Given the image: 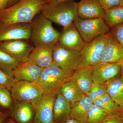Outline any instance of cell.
Wrapping results in <instances>:
<instances>
[{
	"instance_id": "cell-21",
	"label": "cell",
	"mask_w": 123,
	"mask_h": 123,
	"mask_svg": "<svg viewBox=\"0 0 123 123\" xmlns=\"http://www.w3.org/2000/svg\"><path fill=\"white\" fill-rule=\"evenodd\" d=\"M93 102L86 94L79 101L71 104L69 118L86 123L90 108Z\"/></svg>"
},
{
	"instance_id": "cell-12",
	"label": "cell",
	"mask_w": 123,
	"mask_h": 123,
	"mask_svg": "<svg viewBox=\"0 0 123 123\" xmlns=\"http://www.w3.org/2000/svg\"><path fill=\"white\" fill-rule=\"evenodd\" d=\"M94 84L106 85L121 72V65L118 64L100 63L90 69Z\"/></svg>"
},
{
	"instance_id": "cell-18",
	"label": "cell",
	"mask_w": 123,
	"mask_h": 123,
	"mask_svg": "<svg viewBox=\"0 0 123 123\" xmlns=\"http://www.w3.org/2000/svg\"><path fill=\"white\" fill-rule=\"evenodd\" d=\"M123 62V47L111 33L105 47L100 63L120 64Z\"/></svg>"
},
{
	"instance_id": "cell-28",
	"label": "cell",
	"mask_w": 123,
	"mask_h": 123,
	"mask_svg": "<svg viewBox=\"0 0 123 123\" xmlns=\"http://www.w3.org/2000/svg\"><path fill=\"white\" fill-rule=\"evenodd\" d=\"M107 93L106 85L93 83L88 93L86 94L92 102L96 99L102 98Z\"/></svg>"
},
{
	"instance_id": "cell-3",
	"label": "cell",
	"mask_w": 123,
	"mask_h": 123,
	"mask_svg": "<svg viewBox=\"0 0 123 123\" xmlns=\"http://www.w3.org/2000/svg\"><path fill=\"white\" fill-rule=\"evenodd\" d=\"M31 24L30 40L34 47L57 43L60 33L53 27L52 22L42 14L36 15Z\"/></svg>"
},
{
	"instance_id": "cell-27",
	"label": "cell",
	"mask_w": 123,
	"mask_h": 123,
	"mask_svg": "<svg viewBox=\"0 0 123 123\" xmlns=\"http://www.w3.org/2000/svg\"><path fill=\"white\" fill-rule=\"evenodd\" d=\"M93 104L111 112L117 113L123 112L121 108L116 104L107 93L102 98L95 100Z\"/></svg>"
},
{
	"instance_id": "cell-31",
	"label": "cell",
	"mask_w": 123,
	"mask_h": 123,
	"mask_svg": "<svg viewBox=\"0 0 123 123\" xmlns=\"http://www.w3.org/2000/svg\"><path fill=\"white\" fill-rule=\"evenodd\" d=\"M113 37L123 47V23L112 27Z\"/></svg>"
},
{
	"instance_id": "cell-23",
	"label": "cell",
	"mask_w": 123,
	"mask_h": 123,
	"mask_svg": "<svg viewBox=\"0 0 123 123\" xmlns=\"http://www.w3.org/2000/svg\"><path fill=\"white\" fill-rule=\"evenodd\" d=\"M121 113L111 112L93 104L89 110L86 123H103L111 117Z\"/></svg>"
},
{
	"instance_id": "cell-20",
	"label": "cell",
	"mask_w": 123,
	"mask_h": 123,
	"mask_svg": "<svg viewBox=\"0 0 123 123\" xmlns=\"http://www.w3.org/2000/svg\"><path fill=\"white\" fill-rule=\"evenodd\" d=\"M71 104L60 92L57 93L53 104V119L54 123H63L69 118Z\"/></svg>"
},
{
	"instance_id": "cell-40",
	"label": "cell",
	"mask_w": 123,
	"mask_h": 123,
	"mask_svg": "<svg viewBox=\"0 0 123 123\" xmlns=\"http://www.w3.org/2000/svg\"><path fill=\"white\" fill-rule=\"evenodd\" d=\"M120 65H121V72H122V76L123 77V62L120 64Z\"/></svg>"
},
{
	"instance_id": "cell-14",
	"label": "cell",
	"mask_w": 123,
	"mask_h": 123,
	"mask_svg": "<svg viewBox=\"0 0 123 123\" xmlns=\"http://www.w3.org/2000/svg\"><path fill=\"white\" fill-rule=\"evenodd\" d=\"M55 44L34 47L31 52L28 61L42 69L53 64V50Z\"/></svg>"
},
{
	"instance_id": "cell-15",
	"label": "cell",
	"mask_w": 123,
	"mask_h": 123,
	"mask_svg": "<svg viewBox=\"0 0 123 123\" xmlns=\"http://www.w3.org/2000/svg\"><path fill=\"white\" fill-rule=\"evenodd\" d=\"M9 111L10 116L17 123H32L34 120V108L30 103L13 101Z\"/></svg>"
},
{
	"instance_id": "cell-43",
	"label": "cell",
	"mask_w": 123,
	"mask_h": 123,
	"mask_svg": "<svg viewBox=\"0 0 123 123\" xmlns=\"http://www.w3.org/2000/svg\"><path fill=\"white\" fill-rule=\"evenodd\" d=\"M2 108H1L0 107V111H2Z\"/></svg>"
},
{
	"instance_id": "cell-2",
	"label": "cell",
	"mask_w": 123,
	"mask_h": 123,
	"mask_svg": "<svg viewBox=\"0 0 123 123\" xmlns=\"http://www.w3.org/2000/svg\"><path fill=\"white\" fill-rule=\"evenodd\" d=\"M77 2L68 0L52 5L44 4L40 13L52 22L67 27L74 24L78 17Z\"/></svg>"
},
{
	"instance_id": "cell-33",
	"label": "cell",
	"mask_w": 123,
	"mask_h": 123,
	"mask_svg": "<svg viewBox=\"0 0 123 123\" xmlns=\"http://www.w3.org/2000/svg\"><path fill=\"white\" fill-rule=\"evenodd\" d=\"M122 113L111 117L103 123H123Z\"/></svg>"
},
{
	"instance_id": "cell-17",
	"label": "cell",
	"mask_w": 123,
	"mask_h": 123,
	"mask_svg": "<svg viewBox=\"0 0 123 123\" xmlns=\"http://www.w3.org/2000/svg\"><path fill=\"white\" fill-rule=\"evenodd\" d=\"M78 17L82 19L103 18L105 10L98 0H80L77 2Z\"/></svg>"
},
{
	"instance_id": "cell-29",
	"label": "cell",
	"mask_w": 123,
	"mask_h": 123,
	"mask_svg": "<svg viewBox=\"0 0 123 123\" xmlns=\"http://www.w3.org/2000/svg\"><path fill=\"white\" fill-rule=\"evenodd\" d=\"M10 90L3 86H0V107L2 110L9 111L13 104Z\"/></svg>"
},
{
	"instance_id": "cell-42",
	"label": "cell",
	"mask_w": 123,
	"mask_h": 123,
	"mask_svg": "<svg viewBox=\"0 0 123 123\" xmlns=\"http://www.w3.org/2000/svg\"><path fill=\"white\" fill-rule=\"evenodd\" d=\"M38 123V122H36V121H33V123Z\"/></svg>"
},
{
	"instance_id": "cell-4",
	"label": "cell",
	"mask_w": 123,
	"mask_h": 123,
	"mask_svg": "<svg viewBox=\"0 0 123 123\" xmlns=\"http://www.w3.org/2000/svg\"><path fill=\"white\" fill-rule=\"evenodd\" d=\"M111 35V33L109 32L86 43L80 51L81 56L78 68L91 69L100 63L105 47Z\"/></svg>"
},
{
	"instance_id": "cell-5",
	"label": "cell",
	"mask_w": 123,
	"mask_h": 123,
	"mask_svg": "<svg viewBox=\"0 0 123 123\" xmlns=\"http://www.w3.org/2000/svg\"><path fill=\"white\" fill-rule=\"evenodd\" d=\"M70 76L53 64L43 69L36 82L41 86L45 93L57 94L60 92L62 86L68 80Z\"/></svg>"
},
{
	"instance_id": "cell-8",
	"label": "cell",
	"mask_w": 123,
	"mask_h": 123,
	"mask_svg": "<svg viewBox=\"0 0 123 123\" xmlns=\"http://www.w3.org/2000/svg\"><path fill=\"white\" fill-rule=\"evenodd\" d=\"M13 101L35 103L44 93L42 88L36 82L16 81L10 90Z\"/></svg>"
},
{
	"instance_id": "cell-34",
	"label": "cell",
	"mask_w": 123,
	"mask_h": 123,
	"mask_svg": "<svg viewBox=\"0 0 123 123\" xmlns=\"http://www.w3.org/2000/svg\"><path fill=\"white\" fill-rule=\"evenodd\" d=\"M10 116V113L9 111H0V123H3Z\"/></svg>"
},
{
	"instance_id": "cell-13",
	"label": "cell",
	"mask_w": 123,
	"mask_h": 123,
	"mask_svg": "<svg viewBox=\"0 0 123 123\" xmlns=\"http://www.w3.org/2000/svg\"><path fill=\"white\" fill-rule=\"evenodd\" d=\"M57 43L66 49L78 51L86 44L74 24L64 28Z\"/></svg>"
},
{
	"instance_id": "cell-22",
	"label": "cell",
	"mask_w": 123,
	"mask_h": 123,
	"mask_svg": "<svg viewBox=\"0 0 123 123\" xmlns=\"http://www.w3.org/2000/svg\"><path fill=\"white\" fill-rule=\"evenodd\" d=\"M107 93L123 111V77L117 76L106 85Z\"/></svg>"
},
{
	"instance_id": "cell-32",
	"label": "cell",
	"mask_w": 123,
	"mask_h": 123,
	"mask_svg": "<svg viewBox=\"0 0 123 123\" xmlns=\"http://www.w3.org/2000/svg\"><path fill=\"white\" fill-rule=\"evenodd\" d=\"M105 11L120 5V0H98Z\"/></svg>"
},
{
	"instance_id": "cell-1",
	"label": "cell",
	"mask_w": 123,
	"mask_h": 123,
	"mask_svg": "<svg viewBox=\"0 0 123 123\" xmlns=\"http://www.w3.org/2000/svg\"><path fill=\"white\" fill-rule=\"evenodd\" d=\"M46 0H20L0 11V26L31 23L41 12Z\"/></svg>"
},
{
	"instance_id": "cell-9",
	"label": "cell",
	"mask_w": 123,
	"mask_h": 123,
	"mask_svg": "<svg viewBox=\"0 0 123 123\" xmlns=\"http://www.w3.org/2000/svg\"><path fill=\"white\" fill-rule=\"evenodd\" d=\"M27 40L18 39L0 42V49L11 55L19 63L28 61L34 46Z\"/></svg>"
},
{
	"instance_id": "cell-24",
	"label": "cell",
	"mask_w": 123,
	"mask_h": 123,
	"mask_svg": "<svg viewBox=\"0 0 123 123\" xmlns=\"http://www.w3.org/2000/svg\"><path fill=\"white\" fill-rule=\"evenodd\" d=\"M60 93L71 104L79 101L85 94L83 93L73 82L68 79L62 86Z\"/></svg>"
},
{
	"instance_id": "cell-7",
	"label": "cell",
	"mask_w": 123,
	"mask_h": 123,
	"mask_svg": "<svg viewBox=\"0 0 123 123\" xmlns=\"http://www.w3.org/2000/svg\"><path fill=\"white\" fill-rule=\"evenodd\" d=\"M80 51L66 49L56 43L53 50V64L66 74L71 75L78 68L81 60Z\"/></svg>"
},
{
	"instance_id": "cell-30",
	"label": "cell",
	"mask_w": 123,
	"mask_h": 123,
	"mask_svg": "<svg viewBox=\"0 0 123 123\" xmlns=\"http://www.w3.org/2000/svg\"><path fill=\"white\" fill-rule=\"evenodd\" d=\"M16 82L13 77L0 69V86H3L10 90Z\"/></svg>"
},
{
	"instance_id": "cell-10",
	"label": "cell",
	"mask_w": 123,
	"mask_h": 123,
	"mask_svg": "<svg viewBox=\"0 0 123 123\" xmlns=\"http://www.w3.org/2000/svg\"><path fill=\"white\" fill-rule=\"evenodd\" d=\"M57 94L45 93L33 104L35 112L34 121L39 123H54L53 104Z\"/></svg>"
},
{
	"instance_id": "cell-11",
	"label": "cell",
	"mask_w": 123,
	"mask_h": 123,
	"mask_svg": "<svg viewBox=\"0 0 123 123\" xmlns=\"http://www.w3.org/2000/svg\"><path fill=\"white\" fill-rule=\"evenodd\" d=\"M31 23H17L0 26V42L14 40L30 39Z\"/></svg>"
},
{
	"instance_id": "cell-35",
	"label": "cell",
	"mask_w": 123,
	"mask_h": 123,
	"mask_svg": "<svg viewBox=\"0 0 123 123\" xmlns=\"http://www.w3.org/2000/svg\"><path fill=\"white\" fill-rule=\"evenodd\" d=\"M9 0H0V11L7 8Z\"/></svg>"
},
{
	"instance_id": "cell-41",
	"label": "cell",
	"mask_w": 123,
	"mask_h": 123,
	"mask_svg": "<svg viewBox=\"0 0 123 123\" xmlns=\"http://www.w3.org/2000/svg\"><path fill=\"white\" fill-rule=\"evenodd\" d=\"M120 5L123 7V0H120Z\"/></svg>"
},
{
	"instance_id": "cell-25",
	"label": "cell",
	"mask_w": 123,
	"mask_h": 123,
	"mask_svg": "<svg viewBox=\"0 0 123 123\" xmlns=\"http://www.w3.org/2000/svg\"><path fill=\"white\" fill-rule=\"evenodd\" d=\"M103 19L109 28L123 23V7L121 5L105 11Z\"/></svg>"
},
{
	"instance_id": "cell-16",
	"label": "cell",
	"mask_w": 123,
	"mask_h": 123,
	"mask_svg": "<svg viewBox=\"0 0 123 123\" xmlns=\"http://www.w3.org/2000/svg\"><path fill=\"white\" fill-rule=\"evenodd\" d=\"M43 69L29 61L20 63L12 72V76L16 81H25L36 82L40 76Z\"/></svg>"
},
{
	"instance_id": "cell-39",
	"label": "cell",
	"mask_w": 123,
	"mask_h": 123,
	"mask_svg": "<svg viewBox=\"0 0 123 123\" xmlns=\"http://www.w3.org/2000/svg\"><path fill=\"white\" fill-rule=\"evenodd\" d=\"M5 121L3 123H17L15 121H14L12 118H10L9 119L7 120V121Z\"/></svg>"
},
{
	"instance_id": "cell-36",
	"label": "cell",
	"mask_w": 123,
	"mask_h": 123,
	"mask_svg": "<svg viewBox=\"0 0 123 123\" xmlns=\"http://www.w3.org/2000/svg\"><path fill=\"white\" fill-rule=\"evenodd\" d=\"M68 0H46L45 4L52 5L57 4L59 2Z\"/></svg>"
},
{
	"instance_id": "cell-37",
	"label": "cell",
	"mask_w": 123,
	"mask_h": 123,
	"mask_svg": "<svg viewBox=\"0 0 123 123\" xmlns=\"http://www.w3.org/2000/svg\"><path fill=\"white\" fill-rule=\"evenodd\" d=\"M63 123H86L84 122H81L78 120H76L74 119L69 118L66 120Z\"/></svg>"
},
{
	"instance_id": "cell-26",
	"label": "cell",
	"mask_w": 123,
	"mask_h": 123,
	"mask_svg": "<svg viewBox=\"0 0 123 123\" xmlns=\"http://www.w3.org/2000/svg\"><path fill=\"white\" fill-rule=\"evenodd\" d=\"M20 63L0 49V69L12 76V72Z\"/></svg>"
},
{
	"instance_id": "cell-6",
	"label": "cell",
	"mask_w": 123,
	"mask_h": 123,
	"mask_svg": "<svg viewBox=\"0 0 123 123\" xmlns=\"http://www.w3.org/2000/svg\"><path fill=\"white\" fill-rule=\"evenodd\" d=\"M74 24L86 43L109 32L103 18L84 19L77 17Z\"/></svg>"
},
{
	"instance_id": "cell-38",
	"label": "cell",
	"mask_w": 123,
	"mask_h": 123,
	"mask_svg": "<svg viewBox=\"0 0 123 123\" xmlns=\"http://www.w3.org/2000/svg\"><path fill=\"white\" fill-rule=\"evenodd\" d=\"M20 0H9L8 5L7 7H10L11 6L14 4L15 3L19 1Z\"/></svg>"
},
{
	"instance_id": "cell-19",
	"label": "cell",
	"mask_w": 123,
	"mask_h": 123,
	"mask_svg": "<svg viewBox=\"0 0 123 123\" xmlns=\"http://www.w3.org/2000/svg\"><path fill=\"white\" fill-rule=\"evenodd\" d=\"M68 80L73 82L79 90L85 94L93 84L91 70L88 68H78L70 75Z\"/></svg>"
},
{
	"instance_id": "cell-44",
	"label": "cell",
	"mask_w": 123,
	"mask_h": 123,
	"mask_svg": "<svg viewBox=\"0 0 123 123\" xmlns=\"http://www.w3.org/2000/svg\"><path fill=\"white\" fill-rule=\"evenodd\" d=\"M122 115H123V113H122Z\"/></svg>"
}]
</instances>
